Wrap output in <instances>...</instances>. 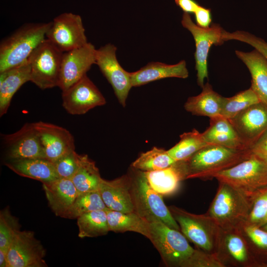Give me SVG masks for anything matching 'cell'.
Wrapping results in <instances>:
<instances>
[{"instance_id":"obj_24","label":"cell","mask_w":267,"mask_h":267,"mask_svg":"<svg viewBox=\"0 0 267 267\" xmlns=\"http://www.w3.org/2000/svg\"><path fill=\"white\" fill-rule=\"evenodd\" d=\"M30 82V67L27 59L22 64L0 72V116L7 113L11 99L25 83Z\"/></svg>"},{"instance_id":"obj_32","label":"cell","mask_w":267,"mask_h":267,"mask_svg":"<svg viewBox=\"0 0 267 267\" xmlns=\"http://www.w3.org/2000/svg\"><path fill=\"white\" fill-rule=\"evenodd\" d=\"M208 145L202 133L193 129L180 135L179 141L167 151L176 161L184 160Z\"/></svg>"},{"instance_id":"obj_21","label":"cell","mask_w":267,"mask_h":267,"mask_svg":"<svg viewBox=\"0 0 267 267\" xmlns=\"http://www.w3.org/2000/svg\"><path fill=\"white\" fill-rule=\"evenodd\" d=\"M188 74L184 60L173 65L151 62L137 71L130 72V77L132 87H139L167 78L185 79Z\"/></svg>"},{"instance_id":"obj_8","label":"cell","mask_w":267,"mask_h":267,"mask_svg":"<svg viewBox=\"0 0 267 267\" xmlns=\"http://www.w3.org/2000/svg\"><path fill=\"white\" fill-rule=\"evenodd\" d=\"M63 53L45 38L28 58L30 82L42 89L58 87Z\"/></svg>"},{"instance_id":"obj_39","label":"cell","mask_w":267,"mask_h":267,"mask_svg":"<svg viewBox=\"0 0 267 267\" xmlns=\"http://www.w3.org/2000/svg\"><path fill=\"white\" fill-rule=\"evenodd\" d=\"M248 243L263 250H267V231L257 225L246 223L241 229Z\"/></svg>"},{"instance_id":"obj_30","label":"cell","mask_w":267,"mask_h":267,"mask_svg":"<svg viewBox=\"0 0 267 267\" xmlns=\"http://www.w3.org/2000/svg\"><path fill=\"white\" fill-rule=\"evenodd\" d=\"M107 209L88 212L77 219L80 238L96 237L107 234L109 229Z\"/></svg>"},{"instance_id":"obj_4","label":"cell","mask_w":267,"mask_h":267,"mask_svg":"<svg viewBox=\"0 0 267 267\" xmlns=\"http://www.w3.org/2000/svg\"><path fill=\"white\" fill-rule=\"evenodd\" d=\"M168 208L188 240L198 249L218 257L222 230L212 218L206 213L192 214L174 205Z\"/></svg>"},{"instance_id":"obj_44","label":"cell","mask_w":267,"mask_h":267,"mask_svg":"<svg viewBox=\"0 0 267 267\" xmlns=\"http://www.w3.org/2000/svg\"><path fill=\"white\" fill-rule=\"evenodd\" d=\"M266 160V161L267 162V158H266V159H264Z\"/></svg>"},{"instance_id":"obj_7","label":"cell","mask_w":267,"mask_h":267,"mask_svg":"<svg viewBox=\"0 0 267 267\" xmlns=\"http://www.w3.org/2000/svg\"><path fill=\"white\" fill-rule=\"evenodd\" d=\"M214 178L226 183L249 197L267 187V162L254 154Z\"/></svg>"},{"instance_id":"obj_16","label":"cell","mask_w":267,"mask_h":267,"mask_svg":"<svg viewBox=\"0 0 267 267\" xmlns=\"http://www.w3.org/2000/svg\"><path fill=\"white\" fill-rule=\"evenodd\" d=\"M249 148L267 130V104L256 103L228 119Z\"/></svg>"},{"instance_id":"obj_25","label":"cell","mask_w":267,"mask_h":267,"mask_svg":"<svg viewBox=\"0 0 267 267\" xmlns=\"http://www.w3.org/2000/svg\"><path fill=\"white\" fill-rule=\"evenodd\" d=\"M236 56L246 65L252 77L251 88L261 102L267 104V60L258 50H235Z\"/></svg>"},{"instance_id":"obj_34","label":"cell","mask_w":267,"mask_h":267,"mask_svg":"<svg viewBox=\"0 0 267 267\" xmlns=\"http://www.w3.org/2000/svg\"><path fill=\"white\" fill-rule=\"evenodd\" d=\"M107 208L99 190L80 193L62 218L77 219L85 213Z\"/></svg>"},{"instance_id":"obj_1","label":"cell","mask_w":267,"mask_h":267,"mask_svg":"<svg viewBox=\"0 0 267 267\" xmlns=\"http://www.w3.org/2000/svg\"><path fill=\"white\" fill-rule=\"evenodd\" d=\"M149 239L167 267H225L216 255L194 249L180 231L161 222H149Z\"/></svg>"},{"instance_id":"obj_36","label":"cell","mask_w":267,"mask_h":267,"mask_svg":"<svg viewBox=\"0 0 267 267\" xmlns=\"http://www.w3.org/2000/svg\"><path fill=\"white\" fill-rule=\"evenodd\" d=\"M251 199V209L247 223L260 227L267 222V187Z\"/></svg>"},{"instance_id":"obj_29","label":"cell","mask_w":267,"mask_h":267,"mask_svg":"<svg viewBox=\"0 0 267 267\" xmlns=\"http://www.w3.org/2000/svg\"><path fill=\"white\" fill-rule=\"evenodd\" d=\"M102 179L95 162L82 154L80 166L71 178L78 193L98 190Z\"/></svg>"},{"instance_id":"obj_43","label":"cell","mask_w":267,"mask_h":267,"mask_svg":"<svg viewBox=\"0 0 267 267\" xmlns=\"http://www.w3.org/2000/svg\"><path fill=\"white\" fill-rule=\"evenodd\" d=\"M260 227L264 230L267 231V222L260 226Z\"/></svg>"},{"instance_id":"obj_13","label":"cell","mask_w":267,"mask_h":267,"mask_svg":"<svg viewBox=\"0 0 267 267\" xmlns=\"http://www.w3.org/2000/svg\"><path fill=\"white\" fill-rule=\"evenodd\" d=\"M96 49L90 43L63 53L58 87L65 91L79 81L95 64Z\"/></svg>"},{"instance_id":"obj_19","label":"cell","mask_w":267,"mask_h":267,"mask_svg":"<svg viewBox=\"0 0 267 267\" xmlns=\"http://www.w3.org/2000/svg\"><path fill=\"white\" fill-rule=\"evenodd\" d=\"M98 190L108 209L124 213L134 212L128 174L111 180L102 178Z\"/></svg>"},{"instance_id":"obj_11","label":"cell","mask_w":267,"mask_h":267,"mask_svg":"<svg viewBox=\"0 0 267 267\" xmlns=\"http://www.w3.org/2000/svg\"><path fill=\"white\" fill-rule=\"evenodd\" d=\"M117 47L111 44L96 49L95 64L111 85L115 94L122 106L126 105V100L132 85L130 72L125 70L116 57Z\"/></svg>"},{"instance_id":"obj_27","label":"cell","mask_w":267,"mask_h":267,"mask_svg":"<svg viewBox=\"0 0 267 267\" xmlns=\"http://www.w3.org/2000/svg\"><path fill=\"white\" fill-rule=\"evenodd\" d=\"M223 96L214 91L207 83L198 95L189 97L184 107L192 115L207 116L210 118L221 115Z\"/></svg>"},{"instance_id":"obj_2","label":"cell","mask_w":267,"mask_h":267,"mask_svg":"<svg viewBox=\"0 0 267 267\" xmlns=\"http://www.w3.org/2000/svg\"><path fill=\"white\" fill-rule=\"evenodd\" d=\"M251 197L222 182L206 214L222 230L241 229L247 223L251 209Z\"/></svg>"},{"instance_id":"obj_17","label":"cell","mask_w":267,"mask_h":267,"mask_svg":"<svg viewBox=\"0 0 267 267\" xmlns=\"http://www.w3.org/2000/svg\"><path fill=\"white\" fill-rule=\"evenodd\" d=\"M34 123L39 134L45 159L53 163L75 150L73 136L67 129L42 121Z\"/></svg>"},{"instance_id":"obj_35","label":"cell","mask_w":267,"mask_h":267,"mask_svg":"<svg viewBox=\"0 0 267 267\" xmlns=\"http://www.w3.org/2000/svg\"><path fill=\"white\" fill-rule=\"evenodd\" d=\"M261 102L250 88L230 97H223L221 115L231 119L251 105Z\"/></svg>"},{"instance_id":"obj_31","label":"cell","mask_w":267,"mask_h":267,"mask_svg":"<svg viewBox=\"0 0 267 267\" xmlns=\"http://www.w3.org/2000/svg\"><path fill=\"white\" fill-rule=\"evenodd\" d=\"M21 225L18 219L13 216L8 207L0 212V267H7V256L11 244Z\"/></svg>"},{"instance_id":"obj_26","label":"cell","mask_w":267,"mask_h":267,"mask_svg":"<svg viewBox=\"0 0 267 267\" xmlns=\"http://www.w3.org/2000/svg\"><path fill=\"white\" fill-rule=\"evenodd\" d=\"M5 165L17 175L42 183L60 178L52 162L45 158L8 161Z\"/></svg>"},{"instance_id":"obj_15","label":"cell","mask_w":267,"mask_h":267,"mask_svg":"<svg viewBox=\"0 0 267 267\" xmlns=\"http://www.w3.org/2000/svg\"><path fill=\"white\" fill-rule=\"evenodd\" d=\"M3 145L8 161L45 158L34 123H27L16 132L3 135Z\"/></svg>"},{"instance_id":"obj_20","label":"cell","mask_w":267,"mask_h":267,"mask_svg":"<svg viewBox=\"0 0 267 267\" xmlns=\"http://www.w3.org/2000/svg\"><path fill=\"white\" fill-rule=\"evenodd\" d=\"M142 172L150 185L162 196L175 193L180 182L186 179L187 176L184 160L177 161L162 170Z\"/></svg>"},{"instance_id":"obj_41","label":"cell","mask_w":267,"mask_h":267,"mask_svg":"<svg viewBox=\"0 0 267 267\" xmlns=\"http://www.w3.org/2000/svg\"><path fill=\"white\" fill-rule=\"evenodd\" d=\"M252 153L263 159L267 158V130L251 146Z\"/></svg>"},{"instance_id":"obj_33","label":"cell","mask_w":267,"mask_h":267,"mask_svg":"<svg viewBox=\"0 0 267 267\" xmlns=\"http://www.w3.org/2000/svg\"><path fill=\"white\" fill-rule=\"evenodd\" d=\"M176 161L167 150L153 147L151 150L141 153L132 163L131 167L142 171H154L168 168Z\"/></svg>"},{"instance_id":"obj_14","label":"cell","mask_w":267,"mask_h":267,"mask_svg":"<svg viewBox=\"0 0 267 267\" xmlns=\"http://www.w3.org/2000/svg\"><path fill=\"white\" fill-rule=\"evenodd\" d=\"M62 99L64 109L73 115L85 114L106 102L104 96L87 74L67 90L62 91Z\"/></svg>"},{"instance_id":"obj_37","label":"cell","mask_w":267,"mask_h":267,"mask_svg":"<svg viewBox=\"0 0 267 267\" xmlns=\"http://www.w3.org/2000/svg\"><path fill=\"white\" fill-rule=\"evenodd\" d=\"M82 155L78 154L74 150L54 162L58 177L60 178L71 179L80 166Z\"/></svg>"},{"instance_id":"obj_10","label":"cell","mask_w":267,"mask_h":267,"mask_svg":"<svg viewBox=\"0 0 267 267\" xmlns=\"http://www.w3.org/2000/svg\"><path fill=\"white\" fill-rule=\"evenodd\" d=\"M45 37L63 52L88 43L82 18L72 13H63L55 17Z\"/></svg>"},{"instance_id":"obj_9","label":"cell","mask_w":267,"mask_h":267,"mask_svg":"<svg viewBox=\"0 0 267 267\" xmlns=\"http://www.w3.org/2000/svg\"><path fill=\"white\" fill-rule=\"evenodd\" d=\"M183 27L192 34L195 43L194 54L197 82L203 88L204 81L208 78L207 58L212 45H222L224 41L222 35L223 29L217 24H213L208 28H202L194 23L188 13L184 12L181 21Z\"/></svg>"},{"instance_id":"obj_40","label":"cell","mask_w":267,"mask_h":267,"mask_svg":"<svg viewBox=\"0 0 267 267\" xmlns=\"http://www.w3.org/2000/svg\"><path fill=\"white\" fill-rule=\"evenodd\" d=\"M196 24L200 27H210L212 21L211 10L199 6L194 12Z\"/></svg>"},{"instance_id":"obj_38","label":"cell","mask_w":267,"mask_h":267,"mask_svg":"<svg viewBox=\"0 0 267 267\" xmlns=\"http://www.w3.org/2000/svg\"><path fill=\"white\" fill-rule=\"evenodd\" d=\"M222 40L224 42L228 40H237L247 43L259 51L267 60V42L249 32L236 31L232 33L223 30Z\"/></svg>"},{"instance_id":"obj_3","label":"cell","mask_w":267,"mask_h":267,"mask_svg":"<svg viewBox=\"0 0 267 267\" xmlns=\"http://www.w3.org/2000/svg\"><path fill=\"white\" fill-rule=\"evenodd\" d=\"M252 154L250 149H237L208 145L184 160L187 179L213 178L216 174L248 159Z\"/></svg>"},{"instance_id":"obj_18","label":"cell","mask_w":267,"mask_h":267,"mask_svg":"<svg viewBox=\"0 0 267 267\" xmlns=\"http://www.w3.org/2000/svg\"><path fill=\"white\" fill-rule=\"evenodd\" d=\"M241 229L222 230L218 257L225 267H246L252 264L251 248Z\"/></svg>"},{"instance_id":"obj_6","label":"cell","mask_w":267,"mask_h":267,"mask_svg":"<svg viewBox=\"0 0 267 267\" xmlns=\"http://www.w3.org/2000/svg\"><path fill=\"white\" fill-rule=\"evenodd\" d=\"M51 22L23 25L0 44V72L25 61L45 38Z\"/></svg>"},{"instance_id":"obj_28","label":"cell","mask_w":267,"mask_h":267,"mask_svg":"<svg viewBox=\"0 0 267 267\" xmlns=\"http://www.w3.org/2000/svg\"><path fill=\"white\" fill-rule=\"evenodd\" d=\"M106 213L109 231L116 233L133 231L149 238V222L135 212L124 213L107 208Z\"/></svg>"},{"instance_id":"obj_22","label":"cell","mask_w":267,"mask_h":267,"mask_svg":"<svg viewBox=\"0 0 267 267\" xmlns=\"http://www.w3.org/2000/svg\"><path fill=\"white\" fill-rule=\"evenodd\" d=\"M42 183L49 207L56 216L62 217L79 193L72 180L58 178Z\"/></svg>"},{"instance_id":"obj_5","label":"cell","mask_w":267,"mask_h":267,"mask_svg":"<svg viewBox=\"0 0 267 267\" xmlns=\"http://www.w3.org/2000/svg\"><path fill=\"white\" fill-rule=\"evenodd\" d=\"M132 168L128 175L134 212L149 222H161L180 231L178 223L164 203L162 196L150 185L142 171Z\"/></svg>"},{"instance_id":"obj_42","label":"cell","mask_w":267,"mask_h":267,"mask_svg":"<svg viewBox=\"0 0 267 267\" xmlns=\"http://www.w3.org/2000/svg\"><path fill=\"white\" fill-rule=\"evenodd\" d=\"M176 4L184 12L194 13L200 5L194 0H175Z\"/></svg>"},{"instance_id":"obj_12","label":"cell","mask_w":267,"mask_h":267,"mask_svg":"<svg viewBox=\"0 0 267 267\" xmlns=\"http://www.w3.org/2000/svg\"><path fill=\"white\" fill-rule=\"evenodd\" d=\"M46 251L32 231L20 230L14 237L7 256V267H46Z\"/></svg>"},{"instance_id":"obj_23","label":"cell","mask_w":267,"mask_h":267,"mask_svg":"<svg viewBox=\"0 0 267 267\" xmlns=\"http://www.w3.org/2000/svg\"><path fill=\"white\" fill-rule=\"evenodd\" d=\"M205 141L237 149H248L228 119L221 115L210 118V125L202 133Z\"/></svg>"}]
</instances>
